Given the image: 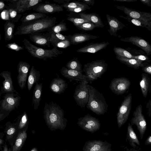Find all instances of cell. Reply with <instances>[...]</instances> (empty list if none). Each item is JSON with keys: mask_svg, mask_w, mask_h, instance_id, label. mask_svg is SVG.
<instances>
[{"mask_svg": "<svg viewBox=\"0 0 151 151\" xmlns=\"http://www.w3.org/2000/svg\"><path fill=\"white\" fill-rule=\"evenodd\" d=\"M30 67V65L29 63L25 61H20L18 64L17 82L19 86L21 89H23L25 87Z\"/></svg>", "mask_w": 151, "mask_h": 151, "instance_id": "obj_16", "label": "cell"}, {"mask_svg": "<svg viewBox=\"0 0 151 151\" xmlns=\"http://www.w3.org/2000/svg\"><path fill=\"white\" fill-rule=\"evenodd\" d=\"M89 97L86 107L97 115H103L107 112L108 106L103 94L93 87L87 85Z\"/></svg>", "mask_w": 151, "mask_h": 151, "instance_id": "obj_3", "label": "cell"}, {"mask_svg": "<svg viewBox=\"0 0 151 151\" xmlns=\"http://www.w3.org/2000/svg\"><path fill=\"white\" fill-rule=\"evenodd\" d=\"M108 64L104 60H96L85 64L83 70L93 81L100 78L106 71Z\"/></svg>", "mask_w": 151, "mask_h": 151, "instance_id": "obj_5", "label": "cell"}, {"mask_svg": "<svg viewBox=\"0 0 151 151\" xmlns=\"http://www.w3.org/2000/svg\"><path fill=\"white\" fill-rule=\"evenodd\" d=\"M76 27L78 29L86 31L93 30L96 27L95 24L92 22L83 23L78 25Z\"/></svg>", "mask_w": 151, "mask_h": 151, "instance_id": "obj_42", "label": "cell"}, {"mask_svg": "<svg viewBox=\"0 0 151 151\" xmlns=\"http://www.w3.org/2000/svg\"><path fill=\"white\" fill-rule=\"evenodd\" d=\"M61 75L70 81L76 80L83 82L92 81L88 76L83 74L82 73L76 70L68 69L63 67L60 70Z\"/></svg>", "mask_w": 151, "mask_h": 151, "instance_id": "obj_14", "label": "cell"}, {"mask_svg": "<svg viewBox=\"0 0 151 151\" xmlns=\"http://www.w3.org/2000/svg\"><path fill=\"white\" fill-rule=\"evenodd\" d=\"M83 2V3L87 5H93L95 3L94 0H81Z\"/></svg>", "mask_w": 151, "mask_h": 151, "instance_id": "obj_52", "label": "cell"}, {"mask_svg": "<svg viewBox=\"0 0 151 151\" xmlns=\"http://www.w3.org/2000/svg\"><path fill=\"white\" fill-rule=\"evenodd\" d=\"M32 9L39 13L52 14L63 10L61 5L54 3H39L32 7Z\"/></svg>", "mask_w": 151, "mask_h": 151, "instance_id": "obj_17", "label": "cell"}, {"mask_svg": "<svg viewBox=\"0 0 151 151\" xmlns=\"http://www.w3.org/2000/svg\"><path fill=\"white\" fill-rule=\"evenodd\" d=\"M0 76L4 79L2 82L3 85L1 88L0 96L2 94L7 93H13L19 94L13 86L10 72L8 71H3L0 73Z\"/></svg>", "mask_w": 151, "mask_h": 151, "instance_id": "obj_19", "label": "cell"}, {"mask_svg": "<svg viewBox=\"0 0 151 151\" xmlns=\"http://www.w3.org/2000/svg\"><path fill=\"white\" fill-rule=\"evenodd\" d=\"M106 17L109 26L108 32L111 35L116 36L117 31L122 29L125 26L114 17L106 14Z\"/></svg>", "mask_w": 151, "mask_h": 151, "instance_id": "obj_22", "label": "cell"}, {"mask_svg": "<svg viewBox=\"0 0 151 151\" xmlns=\"http://www.w3.org/2000/svg\"><path fill=\"white\" fill-rule=\"evenodd\" d=\"M142 112V106L139 104L134 111L133 114V117L131 120V126L135 125L136 126L140 134L141 139L143 137L147 127L146 121Z\"/></svg>", "mask_w": 151, "mask_h": 151, "instance_id": "obj_9", "label": "cell"}, {"mask_svg": "<svg viewBox=\"0 0 151 151\" xmlns=\"http://www.w3.org/2000/svg\"><path fill=\"white\" fill-rule=\"evenodd\" d=\"M66 67L69 69L76 70L82 73V65L77 58H74L68 61L66 65Z\"/></svg>", "mask_w": 151, "mask_h": 151, "instance_id": "obj_36", "label": "cell"}, {"mask_svg": "<svg viewBox=\"0 0 151 151\" xmlns=\"http://www.w3.org/2000/svg\"><path fill=\"white\" fill-rule=\"evenodd\" d=\"M9 12V20L14 22H17L22 15L19 14L15 9H7Z\"/></svg>", "mask_w": 151, "mask_h": 151, "instance_id": "obj_40", "label": "cell"}, {"mask_svg": "<svg viewBox=\"0 0 151 151\" xmlns=\"http://www.w3.org/2000/svg\"><path fill=\"white\" fill-rule=\"evenodd\" d=\"M6 46L8 48L16 51H18L24 49L23 46H19L15 42L8 44Z\"/></svg>", "mask_w": 151, "mask_h": 151, "instance_id": "obj_47", "label": "cell"}, {"mask_svg": "<svg viewBox=\"0 0 151 151\" xmlns=\"http://www.w3.org/2000/svg\"><path fill=\"white\" fill-rule=\"evenodd\" d=\"M51 33L36 32L29 35V39L35 44L41 46L50 47V39Z\"/></svg>", "mask_w": 151, "mask_h": 151, "instance_id": "obj_18", "label": "cell"}, {"mask_svg": "<svg viewBox=\"0 0 151 151\" xmlns=\"http://www.w3.org/2000/svg\"><path fill=\"white\" fill-rule=\"evenodd\" d=\"M119 17L126 20L128 22L137 26L145 27L148 29L147 27L145 24L137 19H133L127 16L126 17H124L122 15H120Z\"/></svg>", "mask_w": 151, "mask_h": 151, "instance_id": "obj_41", "label": "cell"}, {"mask_svg": "<svg viewBox=\"0 0 151 151\" xmlns=\"http://www.w3.org/2000/svg\"><path fill=\"white\" fill-rule=\"evenodd\" d=\"M81 18L86 19L95 24L96 27H104V25L99 15L95 13L79 14Z\"/></svg>", "mask_w": 151, "mask_h": 151, "instance_id": "obj_31", "label": "cell"}, {"mask_svg": "<svg viewBox=\"0 0 151 151\" xmlns=\"http://www.w3.org/2000/svg\"><path fill=\"white\" fill-rule=\"evenodd\" d=\"M5 126L4 132L5 134V140L11 147L19 132L15 123L8 122L5 124Z\"/></svg>", "mask_w": 151, "mask_h": 151, "instance_id": "obj_20", "label": "cell"}, {"mask_svg": "<svg viewBox=\"0 0 151 151\" xmlns=\"http://www.w3.org/2000/svg\"><path fill=\"white\" fill-rule=\"evenodd\" d=\"M91 7L87 4H83L82 5L74 9H69L67 11L76 13H78L84 11L87 9H89Z\"/></svg>", "mask_w": 151, "mask_h": 151, "instance_id": "obj_46", "label": "cell"}, {"mask_svg": "<svg viewBox=\"0 0 151 151\" xmlns=\"http://www.w3.org/2000/svg\"><path fill=\"white\" fill-rule=\"evenodd\" d=\"M43 113L46 124L50 130H63L65 128L68 120L64 117V110L56 103H46Z\"/></svg>", "mask_w": 151, "mask_h": 151, "instance_id": "obj_1", "label": "cell"}, {"mask_svg": "<svg viewBox=\"0 0 151 151\" xmlns=\"http://www.w3.org/2000/svg\"><path fill=\"white\" fill-rule=\"evenodd\" d=\"M5 134L4 132H0V150L1 151L2 149V146L4 143V142L3 139V137Z\"/></svg>", "mask_w": 151, "mask_h": 151, "instance_id": "obj_51", "label": "cell"}, {"mask_svg": "<svg viewBox=\"0 0 151 151\" xmlns=\"http://www.w3.org/2000/svg\"><path fill=\"white\" fill-rule=\"evenodd\" d=\"M126 141H128L130 145L135 149L137 148V146L140 145V142L137 137L129 123L127 126Z\"/></svg>", "mask_w": 151, "mask_h": 151, "instance_id": "obj_28", "label": "cell"}, {"mask_svg": "<svg viewBox=\"0 0 151 151\" xmlns=\"http://www.w3.org/2000/svg\"><path fill=\"white\" fill-rule=\"evenodd\" d=\"M15 27L14 22L10 20L6 22L4 26L5 40L10 41L13 38Z\"/></svg>", "mask_w": 151, "mask_h": 151, "instance_id": "obj_34", "label": "cell"}, {"mask_svg": "<svg viewBox=\"0 0 151 151\" xmlns=\"http://www.w3.org/2000/svg\"><path fill=\"white\" fill-rule=\"evenodd\" d=\"M15 8L18 13L24 12L32 9V7L42 1L41 0H14Z\"/></svg>", "mask_w": 151, "mask_h": 151, "instance_id": "obj_21", "label": "cell"}, {"mask_svg": "<svg viewBox=\"0 0 151 151\" xmlns=\"http://www.w3.org/2000/svg\"><path fill=\"white\" fill-rule=\"evenodd\" d=\"M114 1L123 2H130L136 1L137 0H114Z\"/></svg>", "mask_w": 151, "mask_h": 151, "instance_id": "obj_58", "label": "cell"}, {"mask_svg": "<svg viewBox=\"0 0 151 151\" xmlns=\"http://www.w3.org/2000/svg\"><path fill=\"white\" fill-rule=\"evenodd\" d=\"M132 95L129 93L125 96L119 107L117 114V122L119 128H121L127 121L131 108Z\"/></svg>", "mask_w": 151, "mask_h": 151, "instance_id": "obj_6", "label": "cell"}, {"mask_svg": "<svg viewBox=\"0 0 151 151\" xmlns=\"http://www.w3.org/2000/svg\"><path fill=\"white\" fill-rule=\"evenodd\" d=\"M67 19L72 22L76 27L78 25L83 23L86 22H91L89 21L82 18H77L74 17H68Z\"/></svg>", "mask_w": 151, "mask_h": 151, "instance_id": "obj_44", "label": "cell"}, {"mask_svg": "<svg viewBox=\"0 0 151 151\" xmlns=\"http://www.w3.org/2000/svg\"><path fill=\"white\" fill-rule=\"evenodd\" d=\"M30 151H38V149L37 148L34 147Z\"/></svg>", "mask_w": 151, "mask_h": 151, "instance_id": "obj_59", "label": "cell"}, {"mask_svg": "<svg viewBox=\"0 0 151 151\" xmlns=\"http://www.w3.org/2000/svg\"><path fill=\"white\" fill-rule=\"evenodd\" d=\"M28 128L19 132L12 147V151H20L27 137V131Z\"/></svg>", "mask_w": 151, "mask_h": 151, "instance_id": "obj_26", "label": "cell"}, {"mask_svg": "<svg viewBox=\"0 0 151 151\" xmlns=\"http://www.w3.org/2000/svg\"><path fill=\"white\" fill-rule=\"evenodd\" d=\"M130 85L131 82L128 78L122 77L114 78L111 81L109 87L114 93L121 95L127 91Z\"/></svg>", "mask_w": 151, "mask_h": 151, "instance_id": "obj_12", "label": "cell"}, {"mask_svg": "<svg viewBox=\"0 0 151 151\" xmlns=\"http://www.w3.org/2000/svg\"><path fill=\"white\" fill-rule=\"evenodd\" d=\"M111 145L106 141L93 140L86 142L83 151H111Z\"/></svg>", "mask_w": 151, "mask_h": 151, "instance_id": "obj_13", "label": "cell"}, {"mask_svg": "<svg viewBox=\"0 0 151 151\" xmlns=\"http://www.w3.org/2000/svg\"><path fill=\"white\" fill-rule=\"evenodd\" d=\"M1 151H12V150L11 147H8L6 142H5L2 146V149Z\"/></svg>", "mask_w": 151, "mask_h": 151, "instance_id": "obj_53", "label": "cell"}, {"mask_svg": "<svg viewBox=\"0 0 151 151\" xmlns=\"http://www.w3.org/2000/svg\"><path fill=\"white\" fill-rule=\"evenodd\" d=\"M68 86V84L64 80L58 78H55L52 80L50 88L54 93L59 94L64 93Z\"/></svg>", "mask_w": 151, "mask_h": 151, "instance_id": "obj_25", "label": "cell"}, {"mask_svg": "<svg viewBox=\"0 0 151 151\" xmlns=\"http://www.w3.org/2000/svg\"><path fill=\"white\" fill-rule=\"evenodd\" d=\"M67 39H68L67 35H64L60 33H52L51 34L50 42L52 44Z\"/></svg>", "mask_w": 151, "mask_h": 151, "instance_id": "obj_39", "label": "cell"}, {"mask_svg": "<svg viewBox=\"0 0 151 151\" xmlns=\"http://www.w3.org/2000/svg\"><path fill=\"white\" fill-rule=\"evenodd\" d=\"M140 1L144 4L151 7V0H140Z\"/></svg>", "mask_w": 151, "mask_h": 151, "instance_id": "obj_54", "label": "cell"}, {"mask_svg": "<svg viewBox=\"0 0 151 151\" xmlns=\"http://www.w3.org/2000/svg\"><path fill=\"white\" fill-rule=\"evenodd\" d=\"M121 41L130 42L140 48L147 55H151V45L142 38L137 36H131L120 39Z\"/></svg>", "mask_w": 151, "mask_h": 151, "instance_id": "obj_15", "label": "cell"}, {"mask_svg": "<svg viewBox=\"0 0 151 151\" xmlns=\"http://www.w3.org/2000/svg\"><path fill=\"white\" fill-rule=\"evenodd\" d=\"M51 45L54 47L65 48L70 46L71 43L70 40L67 39Z\"/></svg>", "mask_w": 151, "mask_h": 151, "instance_id": "obj_45", "label": "cell"}, {"mask_svg": "<svg viewBox=\"0 0 151 151\" xmlns=\"http://www.w3.org/2000/svg\"><path fill=\"white\" fill-rule=\"evenodd\" d=\"M116 7L123 11L127 16L143 23L147 27L148 29L151 31V13L137 11L124 6H117Z\"/></svg>", "mask_w": 151, "mask_h": 151, "instance_id": "obj_7", "label": "cell"}, {"mask_svg": "<svg viewBox=\"0 0 151 151\" xmlns=\"http://www.w3.org/2000/svg\"><path fill=\"white\" fill-rule=\"evenodd\" d=\"M53 1L59 3V4H62L67 2H69L71 0H53Z\"/></svg>", "mask_w": 151, "mask_h": 151, "instance_id": "obj_56", "label": "cell"}, {"mask_svg": "<svg viewBox=\"0 0 151 151\" xmlns=\"http://www.w3.org/2000/svg\"><path fill=\"white\" fill-rule=\"evenodd\" d=\"M61 151H67V150H64Z\"/></svg>", "mask_w": 151, "mask_h": 151, "instance_id": "obj_61", "label": "cell"}, {"mask_svg": "<svg viewBox=\"0 0 151 151\" xmlns=\"http://www.w3.org/2000/svg\"><path fill=\"white\" fill-rule=\"evenodd\" d=\"M145 144L146 145H151V135L149 136L145 140Z\"/></svg>", "mask_w": 151, "mask_h": 151, "instance_id": "obj_55", "label": "cell"}, {"mask_svg": "<svg viewBox=\"0 0 151 151\" xmlns=\"http://www.w3.org/2000/svg\"><path fill=\"white\" fill-rule=\"evenodd\" d=\"M22 42L25 48L32 56L44 60H46L48 58L53 59L63 52L55 47L51 49H47L37 47L26 39H24Z\"/></svg>", "mask_w": 151, "mask_h": 151, "instance_id": "obj_4", "label": "cell"}, {"mask_svg": "<svg viewBox=\"0 0 151 151\" xmlns=\"http://www.w3.org/2000/svg\"><path fill=\"white\" fill-rule=\"evenodd\" d=\"M15 123L19 132L28 127L29 119L26 112H23L18 116Z\"/></svg>", "mask_w": 151, "mask_h": 151, "instance_id": "obj_33", "label": "cell"}, {"mask_svg": "<svg viewBox=\"0 0 151 151\" xmlns=\"http://www.w3.org/2000/svg\"><path fill=\"white\" fill-rule=\"evenodd\" d=\"M141 76L140 86L142 94L144 97L146 98L148 94L151 91V81L147 74L142 73Z\"/></svg>", "mask_w": 151, "mask_h": 151, "instance_id": "obj_27", "label": "cell"}, {"mask_svg": "<svg viewBox=\"0 0 151 151\" xmlns=\"http://www.w3.org/2000/svg\"><path fill=\"white\" fill-rule=\"evenodd\" d=\"M116 58L120 62L135 70H137L140 67L142 68L146 65V64L143 63V62L135 59L116 56Z\"/></svg>", "mask_w": 151, "mask_h": 151, "instance_id": "obj_29", "label": "cell"}, {"mask_svg": "<svg viewBox=\"0 0 151 151\" xmlns=\"http://www.w3.org/2000/svg\"><path fill=\"white\" fill-rule=\"evenodd\" d=\"M56 22V17L47 16L39 19L22 24L17 27L14 35H30L36 32H49Z\"/></svg>", "mask_w": 151, "mask_h": 151, "instance_id": "obj_2", "label": "cell"}, {"mask_svg": "<svg viewBox=\"0 0 151 151\" xmlns=\"http://www.w3.org/2000/svg\"><path fill=\"white\" fill-rule=\"evenodd\" d=\"M127 151H139L138 150L134 148L131 149H130L128 150Z\"/></svg>", "mask_w": 151, "mask_h": 151, "instance_id": "obj_60", "label": "cell"}, {"mask_svg": "<svg viewBox=\"0 0 151 151\" xmlns=\"http://www.w3.org/2000/svg\"><path fill=\"white\" fill-rule=\"evenodd\" d=\"M40 76V72L35 68L33 65H32L29 75L27 81V88L29 91L31 90L34 84L38 82Z\"/></svg>", "mask_w": 151, "mask_h": 151, "instance_id": "obj_32", "label": "cell"}, {"mask_svg": "<svg viewBox=\"0 0 151 151\" xmlns=\"http://www.w3.org/2000/svg\"><path fill=\"white\" fill-rule=\"evenodd\" d=\"M64 21L63 20L59 24L54 25L50 29L49 32L51 34L60 33L61 32L67 31L68 29Z\"/></svg>", "mask_w": 151, "mask_h": 151, "instance_id": "obj_37", "label": "cell"}, {"mask_svg": "<svg viewBox=\"0 0 151 151\" xmlns=\"http://www.w3.org/2000/svg\"><path fill=\"white\" fill-rule=\"evenodd\" d=\"M71 45H76L85 41L98 38L99 37L86 33H76L67 36Z\"/></svg>", "mask_w": 151, "mask_h": 151, "instance_id": "obj_24", "label": "cell"}, {"mask_svg": "<svg viewBox=\"0 0 151 151\" xmlns=\"http://www.w3.org/2000/svg\"><path fill=\"white\" fill-rule=\"evenodd\" d=\"M88 82H81L76 86L73 97L77 104L81 108H84L89 99V94L87 87Z\"/></svg>", "mask_w": 151, "mask_h": 151, "instance_id": "obj_10", "label": "cell"}, {"mask_svg": "<svg viewBox=\"0 0 151 151\" xmlns=\"http://www.w3.org/2000/svg\"><path fill=\"white\" fill-rule=\"evenodd\" d=\"M146 108L148 110V116L151 118V100H149L147 104Z\"/></svg>", "mask_w": 151, "mask_h": 151, "instance_id": "obj_50", "label": "cell"}, {"mask_svg": "<svg viewBox=\"0 0 151 151\" xmlns=\"http://www.w3.org/2000/svg\"><path fill=\"white\" fill-rule=\"evenodd\" d=\"M47 16L46 14L43 13H32L23 16L21 19V21L22 24H24L39 19Z\"/></svg>", "mask_w": 151, "mask_h": 151, "instance_id": "obj_35", "label": "cell"}, {"mask_svg": "<svg viewBox=\"0 0 151 151\" xmlns=\"http://www.w3.org/2000/svg\"><path fill=\"white\" fill-rule=\"evenodd\" d=\"M83 3L78 1L67 2L61 5L63 7L66 9L67 10L75 8L82 5Z\"/></svg>", "mask_w": 151, "mask_h": 151, "instance_id": "obj_43", "label": "cell"}, {"mask_svg": "<svg viewBox=\"0 0 151 151\" xmlns=\"http://www.w3.org/2000/svg\"><path fill=\"white\" fill-rule=\"evenodd\" d=\"M43 83H35L33 91L32 105H34L35 110H37L40 105L42 93Z\"/></svg>", "mask_w": 151, "mask_h": 151, "instance_id": "obj_30", "label": "cell"}, {"mask_svg": "<svg viewBox=\"0 0 151 151\" xmlns=\"http://www.w3.org/2000/svg\"><path fill=\"white\" fill-rule=\"evenodd\" d=\"M142 70L145 73L151 75V64L146 65L142 68Z\"/></svg>", "mask_w": 151, "mask_h": 151, "instance_id": "obj_49", "label": "cell"}, {"mask_svg": "<svg viewBox=\"0 0 151 151\" xmlns=\"http://www.w3.org/2000/svg\"><path fill=\"white\" fill-rule=\"evenodd\" d=\"M77 124L83 129L91 133L99 130L101 126L99 120L89 114L78 119Z\"/></svg>", "mask_w": 151, "mask_h": 151, "instance_id": "obj_8", "label": "cell"}, {"mask_svg": "<svg viewBox=\"0 0 151 151\" xmlns=\"http://www.w3.org/2000/svg\"><path fill=\"white\" fill-rule=\"evenodd\" d=\"M113 50L116 56L129 58H134L133 55L129 51L122 48L115 47Z\"/></svg>", "mask_w": 151, "mask_h": 151, "instance_id": "obj_38", "label": "cell"}, {"mask_svg": "<svg viewBox=\"0 0 151 151\" xmlns=\"http://www.w3.org/2000/svg\"><path fill=\"white\" fill-rule=\"evenodd\" d=\"M109 44V42L105 41L91 43L78 49L76 51L79 52L94 53L106 48Z\"/></svg>", "mask_w": 151, "mask_h": 151, "instance_id": "obj_23", "label": "cell"}, {"mask_svg": "<svg viewBox=\"0 0 151 151\" xmlns=\"http://www.w3.org/2000/svg\"><path fill=\"white\" fill-rule=\"evenodd\" d=\"M10 112L9 111L0 109V121L4 119L9 114Z\"/></svg>", "mask_w": 151, "mask_h": 151, "instance_id": "obj_48", "label": "cell"}, {"mask_svg": "<svg viewBox=\"0 0 151 151\" xmlns=\"http://www.w3.org/2000/svg\"><path fill=\"white\" fill-rule=\"evenodd\" d=\"M5 7V4L3 1H0V10L1 11H3Z\"/></svg>", "mask_w": 151, "mask_h": 151, "instance_id": "obj_57", "label": "cell"}, {"mask_svg": "<svg viewBox=\"0 0 151 151\" xmlns=\"http://www.w3.org/2000/svg\"><path fill=\"white\" fill-rule=\"evenodd\" d=\"M21 97L18 94L13 93L5 94L0 101V109L11 112L17 108L19 105Z\"/></svg>", "mask_w": 151, "mask_h": 151, "instance_id": "obj_11", "label": "cell"}]
</instances>
